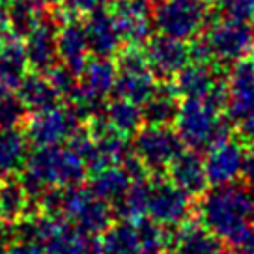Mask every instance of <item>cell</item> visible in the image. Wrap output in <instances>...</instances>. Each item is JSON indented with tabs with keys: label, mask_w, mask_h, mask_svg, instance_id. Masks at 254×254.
Returning <instances> with one entry per match:
<instances>
[{
	"label": "cell",
	"mask_w": 254,
	"mask_h": 254,
	"mask_svg": "<svg viewBox=\"0 0 254 254\" xmlns=\"http://www.w3.org/2000/svg\"><path fill=\"white\" fill-rule=\"evenodd\" d=\"M234 112L241 127L254 135V73L251 69H245L239 77Z\"/></svg>",
	"instance_id": "3"
},
{
	"label": "cell",
	"mask_w": 254,
	"mask_h": 254,
	"mask_svg": "<svg viewBox=\"0 0 254 254\" xmlns=\"http://www.w3.org/2000/svg\"><path fill=\"white\" fill-rule=\"evenodd\" d=\"M249 247H251V253L254 254V234L251 236V239H249Z\"/></svg>",
	"instance_id": "6"
},
{
	"label": "cell",
	"mask_w": 254,
	"mask_h": 254,
	"mask_svg": "<svg viewBox=\"0 0 254 254\" xmlns=\"http://www.w3.org/2000/svg\"><path fill=\"white\" fill-rule=\"evenodd\" d=\"M204 9V0H163L157 21L167 32L183 36L202 21Z\"/></svg>",
	"instance_id": "1"
},
{
	"label": "cell",
	"mask_w": 254,
	"mask_h": 254,
	"mask_svg": "<svg viewBox=\"0 0 254 254\" xmlns=\"http://www.w3.org/2000/svg\"><path fill=\"white\" fill-rule=\"evenodd\" d=\"M219 4L234 21L254 17V0H219Z\"/></svg>",
	"instance_id": "4"
},
{
	"label": "cell",
	"mask_w": 254,
	"mask_h": 254,
	"mask_svg": "<svg viewBox=\"0 0 254 254\" xmlns=\"http://www.w3.org/2000/svg\"><path fill=\"white\" fill-rule=\"evenodd\" d=\"M215 43H221L219 49L226 56L239 58L253 45V32L243 21H232L219 28L215 36Z\"/></svg>",
	"instance_id": "2"
},
{
	"label": "cell",
	"mask_w": 254,
	"mask_h": 254,
	"mask_svg": "<svg viewBox=\"0 0 254 254\" xmlns=\"http://www.w3.org/2000/svg\"><path fill=\"white\" fill-rule=\"evenodd\" d=\"M64 2L75 9H92L97 0H64Z\"/></svg>",
	"instance_id": "5"
}]
</instances>
